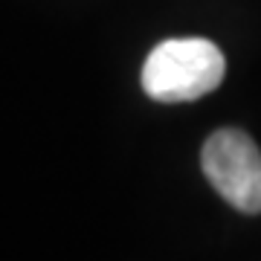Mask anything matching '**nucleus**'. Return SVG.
Here are the masks:
<instances>
[{
	"label": "nucleus",
	"instance_id": "obj_1",
	"mask_svg": "<svg viewBox=\"0 0 261 261\" xmlns=\"http://www.w3.org/2000/svg\"><path fill=\"white\" fill-rule=\"evenodd\" d=\"M224 53L206 38H168L142 64V90L157 102H195L224 82Z\"/></svg>",
	"mask_w": 261,
	"mask_h": 261
},
{
	"label": "nucleus",
	"instance_id": "obj_2",
	"mask_svg": "<svg viewBox=\"0 0 261 261\" xmlns=\"http://www.w3.org/2000/svg\"><path fill=\"white\" fill-rule=\"evenodd\" d=\"M206 180L238 212H261V151L238 128L215 130L200 154Z\"/></svg>",
	"mask_w": 261,
	"mask_h": 261
}]
</instances>
